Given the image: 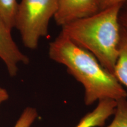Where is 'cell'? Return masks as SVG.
I'll use <instances>...</instances> for the list:
<instances>
[{
  "label": "cell",
  "mask_w": 127,
  "mask_h": 127,
  "mask_svg": "<svg viewBox=\"0 0 127 127\" xmlns=\"http://www.w3.org/2000/svg\"><path fill=\"white\" fill-rule=\"evenodd\" d=\"M50 59L63 65L84 90V103L91 105L104 99L127 98V92L113 74L91 52L71 41L62 32L50 43Z\"/></svg>",
  "instance_id": "obj_1"
},
{
  "label": "cell",
  "mask_w": 127,
  "mask_h": 127,
  "mask_svg": "<svg viewBox=\"0 0 127 127\" xmlns=\"http://www.w3.org/2000/svg\"><path fill=\"white\" fill-rule=\"evenodd\" d=\"M11 32V30L0 20V58L5 65L9 75L14 77L18 72L19 64H28L30 59L21 51Z\"/></svg>",
  "instance_id": "obj_5"
},
{
  "label": "cell",
  "mask_w": 127,
  "mask_h": 127,
  "mask_svg": "<svg viewBox=\"0 0 127 127\" xmlns=\"http://www.w3.org/2000/svg\"><path fill=\"white\" fill-rule=\"evenodd\" d=\"M119 21L122 27L127 29V2L124 3L119 15Z\"/></svg>",
  "instance_id": "obj_12"
},
{
  "label": "cell",
  "mask_w": 127,
  "mask_h": 127,
  "mask_svg": "<svg viewBox=\"0 0 127 127\" xmlns=\"http://www.w3.org/2000/svg\"><path fill=\"white\" fill-rule=\"evenodd\" d=\"M38 115V112L35 108L31 107L25 108L14 127H31Z\"/></svg>",
  "instance_id": "obj_10"
},
{
  "label": "cell",
  "mask_w": 127,
  "mask_h": 127,
  "mask_svg": "<svg viewBox=\"0 0 127 127\" xmlns=\"http://www.w3.org/2000/svg\"><path fill=\"white\" fill-rule=\"evenodd\" d=\"M100 11L108 8L115 5L124 4L127 2V0H99Z\"/></svg>",
  "instance_id": "obj_11"
},
{
  "label": "cell",
  "mask_w": 127,
  "mask_h": 127,
  "mask_svg": "<svg viewBox=\"0 0 127 127\" xmlns=\"http://www.w3.org/2000/svg\"><path fill=\"white\" fill-rule=\"evenodd\" d=\"M9 98V94L7 90L0 87V105Z\"/></svg>",
  "instance_id": "obj_13"
},
{
  "label": "cell",
  "mask_w": 127,
  "mask_h": 127,
  "mask_svg": "<svg viewBox=\"0 0 127 127\" xmlns=\"http://www.w3.org/2000/svg\"><path fill=\"white\" fill-rule=\"evenodd\" d=\"M117 101L104 99L98 102L96 107L85 114L75 127H101L114 115Z\"/></svg>",
  "instance_id": "obj_6"
},
{
  "label": "cell",
  "mask_w": 127,
  "mask_h": 127,
  "mask_svg": "<svg viewBox=\"0 0 127 127\" xmlns=\"http://www.w3.org/2000/svg\"><path fill=\"white\" fill-rule=\"evenodd\" d=\"M113 75L122 85L127 87V29L121 25L118 54Z\"/></svg>",
  "instance_id": "obj_7"
},
{
  "label": "cell",
  "mask_w": 127,
  "mask_h": 127,
  "mask_svg": "<svg viewBox=\"0 0 127 127\" xmlns=\"http://www.w3.org/2000/svg\"><path fill=\"white\" fill-rule=\"evenodd\" d=\"M58 3V0H21L18 3L14 28L18 30L25 47L35 50L41 38L47 35Z\"/></svg>",
  "instance_id": "obj_3"
},
{
  "label": "cell",
  "mask_w": 127,
  "mask_h": 127,
  "mask_svg": "<svg viewBox=\"0 0 127 127\" xmlns=\"http://www.w3.org/2000/svg\"><path fill=\"white\" fill-rule=\"evenodd\" d=\"M124 4L101 10L62 27L61 32L93 54L113 74L118 54L121 25L119 15Z\"/></svg>",
  "instance_id": "obj_2"
},
{
  "label": "cell",
  "mask_w": 127,
  "mask_h": 127,
  "mask_svg": "<svg viewBox=\"0 0 127 127\" xmlns=\"http://www.w3.org/2000/svg\"><path fill=\"white\" fill-rule=\"evenodd\" d=\"M113 120L107 127H127V99L117 101Z\"/></svg>",
  "instance_id": "obj_9"
},
{
  "label": "cell",
  "mask_w": 127,
  "mask_h": 127,
  "mask_svg": "<svg viewBox=\"0 0 127 127\" xmlns=\"http://www.w3.org/2000/svg\"><path fill=\"white\" fill-rule=\"evenodd\" d=\"M100 11L99 0H58L54 16L56 24L63 26Z\"/></svg>",
  "instance_id": "obj_4"
},
{
  "label": "cell",
  "mask_w": 127,
  "mask_h": 127,
  "mask_svg": "<svg viewBox=\"0 0 127 127\" xmlns=\"http://www.w3.org/2000/svg\"><path fill=\"white\" fill-rule=\"evenodd\" d=\"M18 5L17 0H0V20L11 30L14 28Z\"/></svg>",
  "instance_id": "obj_8"
}]
</instances>
